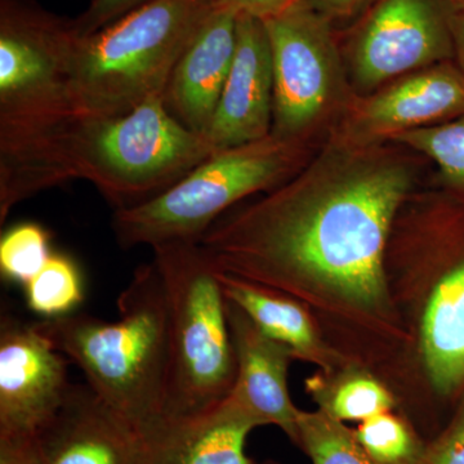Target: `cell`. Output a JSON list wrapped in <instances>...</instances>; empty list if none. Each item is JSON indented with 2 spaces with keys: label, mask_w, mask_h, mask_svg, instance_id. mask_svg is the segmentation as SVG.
Instances as JSON below:
<instances>
[{
  "label": "cell",
  "mask_w": 464,
  "mask_h": 464,
  "mask_svg": "<svg viewBox=\"0 0 464 464\" xmlns=\"http://www.w3.org/2000/svg\"><path fill=\"white\" fill-rule=\"evenodd\" d=\"M413 172L377 145L338 141L199 240L217 270L285 293L348 362L390 386L406 343L386 274Z\"/></svg>",
  "instance_id": "6da1fadb"
},
{
  "label": "cell",
  "mask_w": 464,
  "mask_h": 464,
  "mask_svg": "<svg viewBox=\"0 0 464 464\" xmlns=\"http://www.w3.org/2000/svg\"><path fill=\"white\" fill-rule=\"evenodd\" d=\"M414 226L387 249L390 295L406 334L391 390L396 411L431 441L464 396V203L436 198Z\"/></svg>",
  "instance_id": "7a4b0ae2"
},
{
  "label": "cell",
  "mask_w": 464,
  "mask_h": 464,
  "mask_svg": "<svg viewBox=\"0 0 464 464\" xmlns=\"http://www.w3.org/2000/svg\"><path fill=\"white\" fill-rule=\"evenodd\" d=\"M217 151L154 96L121 115L54 116L34 136L27 169L41 191L90 181L118 210L158 197Z\"/></svg>",
  "instance_id": "3957f363"
},
{
  "label": "cell",
  "mask_w": 464,
  "mask_h": 464,
  "mask_svg": "<svg viewBox=\"0 0 464 464\" xmlns=\"http://www.w3.org/2000/svg\"><path fill=\"white\" fill-rule=\"evenodd\" d=\"M118 310L115 322L70 314L35 324L142 441L164 420L169 372L167 295L154 261L134 271Z\"/></svg>",
  "instance_id": "277c9868"
},
{
  "label": "cell",
  "mask_w": 464,
  "mask_h": 464,
  "mask_svg": "<svg viewBox=\"0 0 464 464\" xmlns=\"http://www.w3.org/2000/svg\"><path fill=\"white\" fill-rule=\"evenodd\" d=\"M217 0H151L87 36H78L67 103L72 112L114 116L163 96L179 58Z\"/></svg>",
  "instance_id": "5b68a950"
},
{
  "label": "cell",
  "mask_w": 464,
  "mask_h": 464,
  "mask_svg": "<svg viewBox=\"0 0 464 464\" xmlns=\"http://www.w3.org/2000/svg\"><path fill=\"white\" fill-rule=\"evenodd\" d=\"M169 322V372L164 420L206 413L230 395L237 380L226 297L199 243L154 246Z\"/></svg>",
  "instance_id": "8992f818"
},
{
  "label": "cell",
  "mask_w": 464,
  "mask_h": 464,
  "mask_svg": "<svg viewBox=\"0 0 464 464\" xmlns=\"http://www.w3.org/2000/svg\"><path fill=\"white\" fill-rule=\"evenodd\" d=\"M306 143L266 137L219 150L173 185L145 203L115 210L119 246L133 248L173 241L199 243L219 217L257 192L283 185L304 168Z\"/></svg>",
  "instance_id": "52a82bcc"
},
{
  "label": "cell",
  "mask_w": 464,
  "mask_h": 464,
  "mask_svg": "<svg viewBox=\"0 0 464 464\" xmlns=\"http://www.w3.org/2000/svg\"><path fill=\"white\" fill-rule=\"evenodd\" d=\"M274 72L271 134L307 143L348 100L347 69L331 21L304 0L264 20Z\"/></svg>",
  "instance_id": "ba28073f"
},
{
  "label": "cell",
  "mask_w": 464,
  "mask_h": 464,
  "mask_svg": "<svg viewBox=\"0 0 464 464\" xmlns=\"http://www.w3.org/2000/svg\"><path fill=\"white\" fill-rule=\"evenodd\" d=\"M78 35L34 0H0V121L70 111Z\"/></svg>",
  "instance_id": "9c48e42d"
},
{
  "label": "cell",
  "mask_w": 464,
  "mask_h": 464,
  "mask_svg": "<svg viewBox=\"0 0 464 464\" xmlns=\"http://www.w3.org/2000/svg\"><path fill=\"white\" fill-rule=\"evenodd\" d=\"M458 0H377L346 50L351 82L374 91L396 78L456 58L451 18Z\"/></svg>",
  "instance_id": "30bf717a"
},
{
  "label": "cell",
  "mask_w": 464,
  "mask_h": 464,
  "mask_svg": "<svg viewBox=\"0 0 464 464\" xmlns=\"http://www.w3.org/2000/svg\"><path fill=\"white\" fill-rule=\"evenodd\" d=\"M67 362L35 323L2 317L0 459L23 456L60 411L72 386Z\"/></svg>",
  "instance_id": "8fae6325"
},
{
  "label": "cell",
  "mask_w": 464,
  "mask_h": 464,
  "mask_svg": "<svg viewBox=\"0 0 464 464\" xmlns=\"http://www.w3.org/2000/svg\"><path fill=\"white\" fill-rule=\"evenodd\" d=\"M464 115V72L445 61L401 76L347 108L338 141L377 145L393 136L448 123Z\"/></svg>",
  "instance_id": "7c38bea8"
},
{
  "label": "cell",
  "mask_w": 464,
  "mask_h": 464,
  "mask_svg": "<svg viewBox=\"0 0 464 464\" xmlns=\"http://www.w3.org/2000/svg\"><path fill=\"white\" fill-rule=\"evenodd\" d=\"M140 436L109 408L90 384L69 395L23 456L0 464H140Z\"/></svg>",
  "instance_id": "4fadbf2b"
},
{
  "label": "cell",
  "mask_w": 464,
  "mask_h": 464,
  "mask_svg": "<svg viewBox=\"0 0 464 464\" xmlns=\"http://www.w3.org/2000/svg\"><path fill=\"white\" fill-rule=\"evenodd\" d=\"M274 72L264 20L239 14L237 50L215 115L206 132L217 150L237 148L270 136Z\"/></svg>",
  "instance_id": "5bb4252c"
},
{
  "label": "cell",
  "mask_w": 464,
  "mask_h": 464,
  "mask_svg": "<svg viewBox=\"0 0 464 464\" xmlns=\"http://www.w3.org/2000/svg\"><path fill=\"white\" fill-rule=\"evenodd\" d=\"M237 12L216 3L174 65L163 92L170 114L206 134L237 50Z\"/></svg>",
  "instance_id": "9a60e30c"
},
{
  "label": "cell",
  "mask_w": 464,
  "mask_h": 464,
  "mask_svg": "<svg viewBox=\"0 0 464 464\" xmlns=\"http://www.w3.org/2000/svg\"><path fill=\"white\" fill-rule=\"evenodd\" d=\"M228 328L237 357V380L230 392L261 426L279 427L297 447L299 409L288 389L292 351L264 334L241 308L226 298Z\"/></svg>",
  "instance_id": "2e32d148"
},
{
  "label": "cell",
  "mask_w": 464,
  "mask_h": 464,
  "mask_svg": "<svg viewBox=\"0 0 464 464\" xmlns=\"http://www.w3.org/2000/svg\"><path fill=\"white\" fill-rule=\"evenodd\" d=\"M257 420L227 396L206 413L164 420L142 439L140 464H253L246 453Z\"/></svg>",
  "instance_id": "e0dca14e"
},
{
  "label": "cell",
  "mask_w": 464,
  "mask_h": 464,
  "mask_svg": "<svg viewBox=\"0 0 464 464\" xmlns=\"http://www.w3.org/2000/svg\"><path fill=\"white\" fill-rule=\"evenodd\" d=\"M217 276L225 297L241 308L268 338L288 347L295 360L310 362L317 371H332L348 362L329 344L315 317L297 299L218 270Z\"/></svg>",
  "instance_id": "ac0fdd59"
},
{
  "label": "cell",
  "mask_w": 464,
  "mask_h": 464,
  "mask_svg": "<svg viewBox=\"0 0 464 464\" xmlns=\"http://www.w3.org/2000/svg\"><path fill=\"white\" fill-rule=\"evenodd\" d=\"M304 389L319 411L341 422L362 423L398 409V399L386 382L353 362L332 371H317L304 381Z\"/></svg>",
  "instance_id": "d6986e66"
},
{
  "label": "cell",
  "mask_w": 464,
  "mask_h": 464,
  "mask_svg": "<svg viewBox=\"0 0 464 464\" xmlns=\"http://www.w3.org/2000/svg\"><path fill=\"white\" fill-rule=\"evenodd\" d=\"M298 444L313 464H377L357 439L355 430L324 411H304L297 417Z\"/></svg>",
  "instance_id": "ffe728a7"
},
{
  "label": "cell",
  "mask_w": 464,
  "mask_h": 464,
  "mask_svg": "<svg viewBox=\"0 0 464 464\" xmlns=\"http://www.w3.org/2000/svg\"><path fill=\"white\" fill-rule=\"evenodd\" d=\"M390 141L431 159L447 194L464 203V115L435 127L396 134Z\"/></svg>",
  "instance_id": "44dd1931"
},
{
  "label": "cell",
  "mask_w": 464,
  "mask_h": 464,
  "mask_svg": "<svg viewBox=\"0 0 464 464\" xmlns=\"http://www.w3.org/2000/svg\"><path fill=\"white\" fill-rule=\"evenodd\" d=\"M27 307L43 319L70 315L83 302V277L72 258L52 253L47 264L24 285Z\"/></svg>",
  "instance_id": "7402d4cb"
},
{
  "label": "cell",
  "mask_w": 464,
  "mask_h": 464,
  "mask_svg": "<svg viewBox=\"0 0 464 464\" xmlns=\"http://www.w3.org/2000/svg\"><path fill=\"white\" fill-rule=\"evenodd\" d=\"M355 431L377 464H420L429 444L399 411L374 415L360 423Z\"/></svg>",
  "instance_id": "603a6c76"
},
{
  "label": "cell",
  "mask_w": 464,
  "mask_h": 464,
  "mask_svg": "<svg viewBox=\"0 0 464 464\" xmlns=\"http://www.w3.org/2000/svg\"><path fill=\"white\" fill-rule=\"evenodd\" d=\"M51 234L34 222L14 226L0 240V273L7 282L25 285L51 258Z\"/></svg>",
  "instance_id": "cb8c5ba5"
},
{
  "label": "cell",
  "mask_w": 464,
  "mask_h": 464,
  "mask_svg": "<svg viewBox=\"0 0 464 464\" xmlns=\"http://www.w3.org/2000/svg\"><path fill=\"white\" fill-rule=\"evenodd\" d=\"M420 464H464V396L447 426L427 444Z\"/></svg>",
  "instance_id": "d4e9b609"
},
{
  "label": "cell",
  "mask_w": 464,
  "mask_h": 464,
  "mask_svg": "<svg viewBox=\"0 0 464 464\" xmlns=\"http://www.w3.org/2000/svg\"><path fill=\"white\" fill-rule=\"evenodd\" d=\"M149 2L151 0H92L90 7L72 20L74 32L81 38L100 32Z\"/></svg>",
  "instance_id": "484cf974"
},
{
  "label": "cell",
  "mask_w": 464,
  "mask_h": 464,
  "mask_svg": "<svg viewBox=\"0 0 464 464\" xmlns=\"http://www.w3.org/2000/svg\"><path fill=\"white\" fill-rule=\"evenodd\" d=\"M295 2L297 0H217L218 5H225L239 14H249L261 20L276 16Z\"/></svg>",
  "instance_id": "4316f807"
},
{
  "label": "cell",
  "mask_w": 464,
  "mask_h": 464,
  "mask_svg": "<svg viewBox=\"0 0 464 464\" xmlns=\"http://www.w3.org/2000/svg\"><path fill=\"white\" fill-rule=\"evenodd\" d=\"M329 21L348 18L368 5L369 0H304Z\"/></svg>",
  "instance_id": "83f0119b"
},
{
  "label": "cell",
  "mask_w": 464,
  "mask_h": 464,
  "mask_svg": "<svg viewBox=\"0 0 464 464\" xmlns=\"http://www.w3.org/2000/svg\"><path fill=\"white\" fill-rule=\"evenodd\" d=\"M451 30H453L454 51L456 58L454 61L464 72V5H458L451 18Z\"/></svg>",
  "instance_id": "f1b7e54d"
},
{
  "label": "cell",
  "mask_w": 464,
  "mask_h": 464,
  "mask_svg": "<svg viewBox=\"0 0 464 464\" xmlns=\"http://www.w3.org/2000/svg\"><path fill=\"white\" fill-rule=\"evenodd\" d=\"M253 464H280V463L274 462V460H266V462H261V463L253 462Z\"/></svg>",
  "instance_id": "f546056e"
},
{
  "label": "cell",
  "mask_w": 464,
  "mask_h": 464,
  "mask_svg": "<svg viewBox=\"0 0 464 464\" xmlns=\"http://www.w3.org/2000/svg\"><path fill=\"white\" fill-rule=\"evenodd\" d=\"M458 2H459L460 5H464V0H458Z\"/></svg>",
  "instance_id": "4dcf8cb0"
}]
</instances>
